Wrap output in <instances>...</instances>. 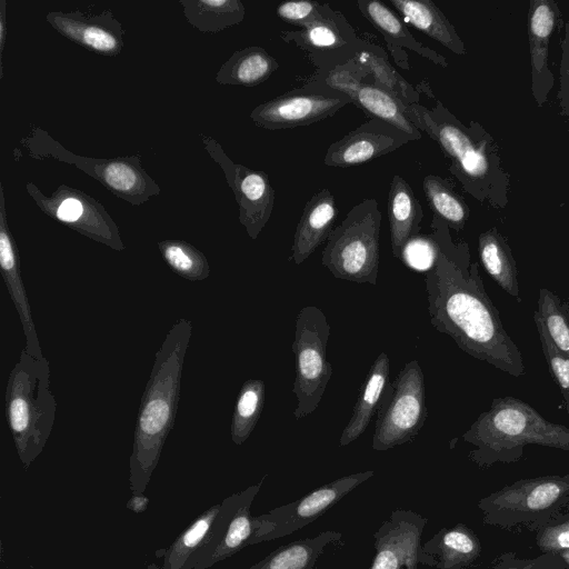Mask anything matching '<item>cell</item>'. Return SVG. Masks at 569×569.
<instances>
[{
  "mask_svg": "<svg viewBox=\"0 0 569 569\" xmlns=\"http://www.w3.org/2000/svg\"><path fill=\"white\" fill-rule=\"evenodd\" d=\"M389 357L381 352L371 365L360 388L351 418L342 430L340 446H348L366 431L373 415L378 412L382 395L389 383Z\"/></svg>",
  "mask_w": 569,
  "mask_h": 569,
  "instance_id": "cell-26",
  "label": "cell"
},
{
  "mask_svg": "<svg viewBox=\"0 0 569 569\" xmlns=\"http://www.w3.org/2000/svg\"><path fill=\"white\" fill-rule=\"evenodd\" d=\"M26 190L50 218L116 251L126 249L114 220L102 203L84 191L60 184L48 196L32 182L26 183Z\"/></svg>",
  "mask_w": 569,
  "mask_h": 569,
  "instance_id": "cell-11",
  "label": "cell"
},
{
  "mask_svg": "<svg viewBox=\"0 0 569 569\" xmlns=\"http://www.w3.org/2000/svg\"><path fill=\"white\" fill-rule=\"evenodd\" d=\"M266 387L261 379H248L238 393L230 433L236 445H242L253 431L264 406Z\"/></svg>",
  "mask_w": 569,
  "mask_h": 569,
  "instance_id": "cell-34",
  "label": "cell"
},
{
  "mask_svg": "<svg viewBox=\"0 0 569 569\" xmlns=\"http://www.w3.org/2000/svg\"><path fill=\"white\" fill-rule=\"evenodd\" d=\"M431 227L437 253L423 272L431 325L471 357L512 377L523 376L521 352L485 290L478 263L451 242L445 222L433 217Z\"/></svg>",
  "mask_w": 569,
  "mask_h": 569,
  "instance_id": "cell-1",
  "label": "cell"
},
{
  "mask_svg": "<svg viewBox=\"0 0 569 569\" xmlns=\"http://www.w3.org/2000/svg\"><path fill=\"white\" fill-rule=\"evenodd\" d=\"M569 499V475L520 479L481 498L478 508L488 526L537 529Z\"/></svg>",
  "mask_w": 569,
  "mask_h": 569,
  "instance_id": "cell-8",
  "label": "cell"
},
{
  "mask_svg": "<svg viewBox=\"0 0 569 569\" xmlns=\"http://www.w3.org/2000/svg\"><path fill=\"white\" fill-rule=\"evenodd\" d=\"M422 189L433 217L456 231L465 228L470 210L449 180L437 174H427L422 181Z\"/></svg>",
  "mask_w": 569,
  "mask_h": 569,
  "instance_id": "cell-33",
  "label": "cell"
},
{
  "mask_svg": "<svg viewBox=\"0 0 569 569\" xmlns=\"http://www.w3.org/2000/svg\"><path fill=\"white\" fill-rule=\"evenodd\" d=\"M277 16L292 26L301 28L316 23L337 21L336 12L329 6L317 1H288L277 6Z\"/></svg>",
  "mask_w": 569,
  "mask_h": 569,
  "instance_id": "cell-40",
  "label": "cell"
},
{
  "mask_svg": "<svg viewBox=\"0 0 569 569\" xmlns=\"http://www.w3.org/2000/svg\"><path fill=\"white\" fill-rule=\"evenodd\" d=\"M561 60L559 71V91L557 98L561 114L569 120V20L565 23V34L560 41Z\"/></svg>",
  "mask_w": 569,
  "mask_h": 569,
  "instance_id": "cell-44",
  "label": "cell"
},
{
  "mask_svg": "<svg viewBox=\"0 0 569 569\" xmlns=\"http://www.w3.org/2000/svg\"><path fill=\"white\" fill-rule=\"evenodd\" d=\"M323 81L328 88L350 98L352 103L365 110L371 118L396 127L411 141L421 139V131L405 113L403 102L381 87L359 81L353 72L342 66L333 67Z\"/></svg>",
  "mask_w": 569,
  "mask_h": 569,
  "instance_id": "cell-16",
  "label": "cell"
},
{
  "mask_svg": "<svg viewBox=\"0 0 569 569\" xmlns=\"http://www.w3.org/2000/svg\"><path fill=\"white\" fill-rule=\"evenodd\" d=\"M481 553L476 533L466 525L442 528L421 545L420 565L437 569H462L473 563Z\"/></svg>",
  "mask_w": 569,
  "mask_h": 569,
  "instance_id": "cell-24",
  "label": "cell"
},
{
  "mask_svg": "<svg viewBox=\"0 0 569 569\" xmlns=\"http://www.w3.org/2000/svg\"><path fill=\"white\" fill-rule=\"evenodd\" d=\"M220 509V506L209 509L177 539L169 548L161 569H183L186 561L210 531Z\"/></svg>",
  "mask_w": 569,
  "mask_h": 569,
  "instance_id": "cell-38",
  "label": "cell"
},
{
  "mask_svg": "<svg viewBox=\"0 0 569 569\" xmlns=\"http://www.w3.org/2000/svg\"><path fill=\"white\" fill-rule=\"evenodd\" d=\"M20 142L30 158H52L72 164L132 206H141L160 194V186L143 169L140 154L108 159L78 156L36 126L30 127L29 134Z\"/></svg>",
  "mask_w": 569,
  "mask_h": 569,
  "instance_id": "cell-7",
  "label": "cell"
},
{
  "mask_svg": "<svg viewBox=\"0 0 569 569\" xmlns=\"http://www.w3.org/2000/svg\"><path fill=\"white\" fill-rule=\"evenodd\" d=\"M405 113L440 146L450 161L449 171L467 192L480 201L489 200L496 207L505 206L508 176L491 148V137L480 124L472 122L466 127L441 101H437L432 109L419 103L405 104Z\"/></svg>",
  "mask_w": 569,
  "mask_h": 569,
  "instance_id": "cell-3",
  "label": "cell"
},
{
  "mask_svg": "<svg viewBox=\"0 0 569 569\" xmlns=\"http://www.w3.org/2000/svg\"><path fill=\"white\" fill-rule=\"evenodd\" d=\"M373 473L372 470H368L338 478L293 502L254 517L256 532L252 545L289 536L308 526L362 482L369 480Z\"/></svg>",
  "mask_w": 569,
  "mask_h": 569,
  "instance_id": "cell-12",
  "label": "cell"
},
{
  "mask_svg": "<svg viewBox=\"0 0 569 569\" xmlns=\"http://www.w3.org/2000/svg\"><path fill=\"white\" fill-rule=\"evenodd\" d=\"M337 214L336 199L328 188L315 193L306 202L298 221L289 260L299 266L327 241Z\"/></svg>",
  "mask_w": 569,
  "mask_h": 569,
  "instance_id": "cell-23",
  "label": "cell"
},
{
  "mask_svg": "<svg viewBox=\"0 0 569 569\" xmlns=\"http://www.w3.org/2000/svg\"><path fill=\"white\" fill-rule=\"evenodd\" d=\"M409 141L411 139L396 127L371 118L332 142L327 149L323 163L333 168L362 164L390 153Z\"/></svg>",
  "mask_w": 569,
  "mask_h": 569,
  "instance_id": "cell-18",
  "label": "cell"
},
{
  "mask_svg": "<svg viewBox=\"0 0 569 569\" xmlns=\"http://www.w3.org/2000/svg\"><path fill=\"white\" fill-rule=\"evenodd\" d=\"M330 326L316 306L302 307L296 319L292 351L296 378L292 392L297 398L295 418L312 413L319 406L333 369L327 360Z\"/></svg>",
  "mask_w": 569,
  "mask_h": 569,
  "instance_id": "cell-9",
  "label": "cell"
},
{
  "mask_svg": "<svg viewBox=\"0 0 569 569\" xmlns=\"http://www.w3.org/2000/svg\"><path fill=\"white\" fill-rule=\"evenodd\" d=\"M56 410L49 361L34 358L23 348L8 376L4 413L24 468L44 449L53 429Z\"/></svg>",
  "mask_w": 569,
  "mask_h": 569,
  "instance_id": "cell-5",
  "label": "cell"
},
{
  "mask_svg": "<svg viewBox=\"0 0 569 569\" xmlns=\"http://www.w3.org/2000/svg\"><path fill=\"white\" fill-rule=\"evenodd\" d=\"M200 139L210 158L222 169L234 194L239 222L248 236L256 240L269 221L274 204V189L268 174L262 170L234 163L216 139L202 133Z\"/></svg>",
  "mask_w": 569,
  "mask_h": 569,
  "instance_id": "cell-13",
  "label": "cell"
},
{
  "mask_svg": "<svg viewBox=\"0 0 569 569\" xmlns=\"http://www.w3.org/2000/svg\"><path fill=\"white\" fill-rule=\"evenodd\" d=\"M279 63L258 46L234 51L221 64L216 81L219 84L254 87L264 82L277 69Z\"/></svg>",
  "mask_w": 569,
  "mask_h": 569,
  "instance_id": "cell-28",
  "label": "cell"
},
{
  "mask_svg": "<svg viewBox=\"0 0 569 569\" xmlns=\"http://www.w3.org/2000/svg\"><path fill=\"white\" fill-rule=\"evenodd\" d=\"M567 569H569V567Z\"/></svg>",
  "mask_w": 569,
  "mask_h": 569,
  "instance_id": "cell-48",
  "label": "cell"
},
{
  "mask_svg": "<svg viewBox=\"0 0 569 569\" xmlns=\"http://www.w3.org/2000/svg\"><path fill=\"white\" fill-rule=\"evenodd\" d=\"M536 545L542 553L569 550V499L565 506L536 529Z\"/></svg>",
  "mask_w": 569,
  "mask_h": 569,
  "instance_id": "cell-39",
  "label": "cell"
},
{
  "mask_svg": "<svg viewBox=\"0 0 569 569\" xmlns=\"http://www.w3.org/2000/svg\"><path fill=\"white\" fill-rule=\"evenodd\" d=\"M533 320L537 329H541L555 348L569 358V297L561 299L541 288Z\"/></svg>",
  "mask_w": 569,
  "mask_h": 569,
  "instance_id": "cell-32",
  "label": "cell"
},
{
  "mask_svg": "<svg viewBox=\"0 0 569 569\" xmlns=\"http://www.w3.org/2000/svg\"><path fill=\"white\" fill-rule=\"evenodd\" d=\"M191 335L192 322L187 318H179L156 352L141 396L129 459L130 485L134 493L144 491L167 437L174 426L183 363Z\"/></svg>",
  "mask_w": 569,
  "mask_h": 569,
  "instance_id": "cell-2",
  "label": "cell"
},
{
  "mask_svg": "<svg viewBox=\"0 0 569 569\" xmlns=\"http://www.w3.org/2000/svg\"><path fill=\"white\" fill-rule=\"evenodd\" d=\"M387 214L392 253L400 260L405 246L420 234L423 212L410 184L399 174H393L390 182Z\"/></svg>",
  "mask_w": 569,
  "mask_h": 569,
  "instance_id": "cell-25",
  "label": "cell"
},
{
  "mask_svg": "<svg viewBox=\"0 0 569 569\" xmlns=\"http://www.w3.org/2000/svg\"><path fill=\"white\" fill-rule=\"evenodd\" d=\"M560 555H561V557L563 558V560L567 562V565L569 567V550L563 551Z\"/></svg>",
  "mask_w": 569,
  "mask_h": 569,
  "instance_id": "cell-47",
  "label": "cell"
},
{
  "mask_svg": "<svg viewBox=\"0 0 569 569\" xmlns=\"http://www.w3.org/2000/svg\"><path fill=\"white\" fill-rule=\"evenodd\" d=\"M7 1L0 0V79H3V50L7 41Z\"/></svg>",
  "mask_w": 569,
  "mask_h": 569,
  "instance_id": "cell-45",
  "label": "cell"
},
{
  "mask_svg": "<svg viewBox=\"0 0 569 569\" xmlns=\"http://www.w3.org/2000/svg\"><path fill=\"white\" fill-rule=\"evenodd\" d=\"M538 333L549 372L561 391L569 415V358L555 348L541 329H538Z\"/></svg>",
  "mask_w": 569,
  "mask_h": 569,
  "instance_id": "cell-41",
  "label": "cell"
},
{
  "mask_svg": "<svg viewBox=\"0 0 569 569\" xmlns=\"http://www.w3.org/2000/svg\"><path fill=\"white\" fill-rule=\"evenodd\" d=\"M561 11L553 0H530L527 18L528 40L531 62V90L538 104L547 101L553 88V74L548 67L549 41L558 22Z\"/></svg>",
  "mask_w": 569,
  "mask_h": 569,
  "instance_id": "cell-21",
  "label": "cell"
},
{
  "mask_svg": "<svg viewBox=\"0 0 569 569\" xmlns=\"http://www.w3.org/2000/svg\"><path fill=\"white\" fill-rule=\"evenodd\" d=\"M437 253V243L433 234L417 236L403 248L400 261L418 271H426L432 267Z\"/></svg>",
  "mask_w": 569,
  "mask_h": 569,
  "instance_id": "cell-42",
  "label": "cell"
},
{
  "mask_svg": "<svg viewBox=\"0 0 569 569\" xmlns=\"http://www.w3.org/2000/svg\"><path fill=\"white\" fill-rule=\"evenodd\" d=\"M560 553H541L536 558H518L515 552H505L487 569H567Z\"/></svg>",
  "mask_w": 569,
  "mask_h": 569,
  "instance_id": "cell-43",
  "label": "cell"
},
{
  "mask_svg": "<svg viewBox=\"0 0 569 569\" xmlns=\"http://www.w3.org/2000/svg\"><path fill=\"white\" fill-rule=\"evenodd\" d=\"M353 60L363 71L370 72L377 86L387 90L396 98L401 100L403 104L418 103L419 94L392 67L383 57L367 50L356 52Z\"/></svg>",
  "mask_w": 569,
  "mask_h": 569,
  "instance_id": "cell-37",
  "label": "cell"
},
{
  "mask_svg": "<svg viewBox=\"0 0 569 569\" xmlns=\"http://www.w3.org/2000/svg\"><path fill=\"white\" fill-rule=\"evenodd\" d=\"M428 519L396 509L373 533L376 553L370 569H420L421 538Z\"/></svg>",
  "mask_w": 569,
  "mask_h": 569,
  "instance_id": "cell-15",
  "label": "cell"
},
{
  "mask_svg": "<svg viewBox=\"0 0 569 569\" xmlns=\"http://www.w3.org/2000/svg\"><path fill=\"white\" fill-rule=\"evenodd\" d=\"M358 7L363 17L381 32L387 42L388 51L400 68L405 70L411 69L406 49L415 51L437 66L448 67L446 58L419 42L411 34L405 21L383 2L378 0H359Z\"/></svg>",
  "mask_w": 569,
  "mask_h": 569,
  "instance_id": "cell-22",
  "label": "cell"
},
{
  "mask_svg": "<svg viewBox=\"0 0 569 569\" xmlns=\"http://www.w3.org/2000/svg\"><path fill=\"white\" fill-rule=\"evenodd\" d=\"M158 248L167 266L188 281L206 280L210 267L206 254L183 240L167 239L158 241Z\"/></svg>",
  "mask_w": 569,
  "mask_h": 569,
  "instance_id": "cell-36",
  "label": "cell"
},
{
  "mask_svg": "<svg viewBox=\"0 0 569 569\" xmlns=\"http://www.w3.org/2000/svg\"><path fill=\"white\" fill-rule=\"evenodd\" d=\"M478 252L483 268L492 280L520 301L517 264L509 244L496 228L479 236Z\"/></svg>",
  "mask_w": 569,
  "mask_h": 569,
  "instance_id": "cell-30",
  "label": "cell"
},
{
  "mask_svg": "<svg viewBox=\"0 0 569 569\" xmlns=\"http://www.w3.org/2000/svg\"><path fill=\"white\" fill-rule=\"evenodd\" d=\"M46 21L68 40L102 56H118L124 46L126 30L108 9L98 14L50 11Z\"/></svg>",
  "mask_w": 569,
  "mask_h": 569,
  "instance_id": "cell-17",
  "label": "cell"
},
{
  "mask_svg": "<svg viewBox=\"0 0 569 569\" xmlns=\"http://www.w3.org/2000/svg\"><path fill=\"white\" fill-rule=\"evenodd\" d=\"M341 538L340 532L328 530L283 545L249 569H318V561L327 547Z\"/></svg>",
  "mask_w": 569,
  "mask_h": 569,
  "instance_id": "cell-29",
  "label": "cell"
},
{
  "mask_svg": "<svg viewBox=\"0 0 569 569\" xmlns=\"http://www.w3.org/2000/svg\"><path fill=\"white\" fill-rule=\"evenodd\" d=\"M402 16L403 21L412 24L456 54L466 53L465 43L453 24L430 0H389Z\"/></svg>",
  "mask_w": 569,
  "mask_h": 569,
  "instance_id": "cell-27",
  "label": "cell"
},
{
  "mask_svg": "<svg viewBox=\"0 0 569 569\" xmlns=\"http://www.w3.org/2000/svg\"><path fill=\"white\" fill-rule=\"evenodd\" d=\"M187 21L201 32L216 33L239 24L246 14L240 0H180Z\"/></svg>",
  "mask_w": 569,
  "mask_h": 569,
  "instance_id": "cell-31",
  "label": "cell"
},
{
  "mask_svg": "<svg viewBox=\"0 0 569 569\" xmlns=\"http://www.w3.org/2000/svg\"><path fill=\"white\" fill-rule=\"evenodd\" d=\"M348 103H352L350 98L336 90L293 91L258 104L250 112V119L268 130L291 129L329 118Z\"/></svg>",
  "mask_w": 569,
  "mask_h": 569,
  "instance_id": "cell-14",
  "label": "cell"
},
{
  "mask_svg": "<svg viewBox=\"0 0 569 569\" xmlns=\"http://www.w3.org/2000/svg\"><path fill=\"white\" fill-rule=\"evenodd\" d=\"M148 499L143 496H133L128 502V508L134 511H142L146 509Z\"/></svg>",
  "mask_w": 569,
  "mask_h": 569,
  "instance_id": "cell-46",
  "label": "cell"
},
{
  "mask_svg": "<svg viewBox=\"0 0 569 569\" xmlns=\"http://www.w3.org/2000/svg\"><path fill=\"white\" fill-rule=\"evenodd\" d=\"M462 439L475 447L468 457L481 468L516 462L528 445L569 451V428L546 420L530 405L511 396L495 398Z\"/></svg>",
  "mask_w": 569,
  "mask_h": 569,
  "instance_id": "cell-4",
  "label": "cell"
},
{
  "mask_svg": "<svg viewBox=\"0 0 569 569\" xmlns=\"http://www.w3.org/2000/svg\"><path fill=\"white\" fill-rule=\"evenodd\" d=\"M427 419L422 369L411 360L388 383L378 409L372 449L385 451L412 441Z\"/></svg>",
  "mask_w": 569,
  "mask_h": 569,
  "instance_id": "cell-10",
  "label": "cell"
},
{
  "mask_svg": "<svg viewBox=\"0 0 569 569\" xmlns=\"http://www.w3.org/2000/svg\"><path fill=\"white\" fill-rule=\"evenodd\" d=\"M381 219L377 200L365 199L332 229L321 262L335 278L377 284Z\"/></svg>",
  "mask_w": 569,
  "mask_h": 569,
  "instance_id": "cell-6",
  "label": "cell"
},
{
  "mask_svg": "<svg viewBox=\"0 0 569 569\" xmlns=\"http://www.w3.org/2000/svg\"><path fill=\"white\" fill-rule=\"evenodd\" d=\"M0 272L18 313L26 338L24 349L34 358H44L21 274L20 253L8 222L3 186L0 181Z\"/></svg>",
  "mask_w": 569,
  "mask_h": 569,
  "instance_id": "cell-20",
  "label": "cell"
},
{
  "mask_svg": "<svg viewBox=\"0 0 569 569\" xmlns=\"http://www.w3.org/2000/svg\"><path fill=\"white\" fill-rule=\"evenodd\" d=\"M280 38L288 43H296L297 47L315 57H323L352 48V43L342 36L338 20L311 24L299 30H283L280 32Z\"/></svg>",
  "mask_w": 569,
  "mask_h": 569,
  "instance_id": "cell-35",
  "label": "cell"
},
{
  "mask_svg": "<svg viewBox=\"0 0 569 569\" xmlns=\"http://www.w3.org/2000/svg\"><path fill=\"white\" fill-rule=\"evenodd\" d=\"M263 480L223 501L217 518V531L209 540V553L199 560L198 568L204 560H209L210 566L252 545L256 526L250 510Z\"/></svg>",
  "mask_w": 569,
  "mask_h": 569,
  "instance_id": "cell-19",
  "label": "cell"
}]
</instances>
